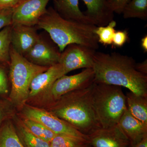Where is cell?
<instances>
[{
    "label": "cell",
    "mask_w": 147,
    "mask_h": 147,
    "mask_svg": "<svg viewBox=\"0 0 147 147\" xmlns=\"http://www.w3.org/2000/svg\"><path fill=\"white\" fill-rule=\"evenodd\" d=\"M136 63L127 55L96 51L92 67L94 82L124 87L135 94L147 96V75L136 70Z\"/></svg>",
    "instance_id": "1"
},
{
    "label": "cell",
    "mask_w": 147,
    "mask_h": 147,
    "mask_svg": "<svg viewBox=\"0 0 147 147\" xmlns=\"http://www.w3.org/2000/svg\"><path fill=\"white\" fill-rule=\"evenodd\" d=\"M35 27L48 33L61 53L71 44H80L96 50L99 47L96 26L65 19L52 7L47 9Z\"/></svg>",
    "instance_id": "2"
},
{
    "label": "cell",
    "mask_w": 147,
    "mask_h": 147,
    "mask_svg": "<svg viewBox=\"0 0 147 147\" xmlns=\"http://www.w3.org/2000/svg\"><path fill=\"white\" fill-rule=\"evenodd\" d=\"M92 84L87 88L69 92L58 98L59 101L52 113L87 135L101 127L91 102Z\"/></svg>",
    "instance_id": "3"
},
{
    "label": "cell",
    "mask_w": 147,
    "mask_h": 147,
    "mask_svg": "<svg viewBox=\"0 0 147 147\" xmlns=\"http://www.w3.org/2000/svg\"><path fill=\"white\" fill-rule=\"evenodd\" d=\"M90 97L101 128H110L118 124L127 108L126 95L121 87L94 82L92 85Z\"/></svg>",
    "instance_id": "4"
},
{
    "label": "cell",
    "mask_w": 147,
    "mask_h": 147,
    "mask_svg": "<svg viewBox=\"0 0 147 147\" xmlns=\"http://www.w3.org/2000/svg\"><path fill=\"white\" fill-rule=\"evenodd\" d=\"M9 76L11 84L10 98L17 105L24 104L29 96L32 81L48 67L34 64L17 53L11 45L10 49Z\"/></svg>",
    "instance_id": "5"
},
{
    "label": "cell",
    "mask_w": 147,
    "mask_h": 147,
    "mask_svg": "<svg viewBox=\"0 0 147 147\" xmlns=\"http://www.w3.org/2000/svg\"><path fill=\"white\" fill-rule=\"evenodd\" d=\"M26 119L43 125L56 134H62L76 138L89 144L88 136L83 134L65 121L52 113L31 107H26L24 110Z\"/></svg>",
    "instance_id": "6"
},
{
    "label": "cell",
    "mask_w": 147,
    "mask_h": 147,
    "mask_svg": "<svg viewBox=\"0 0 147 147\" xmlns=\"http://www.w3.org/2000/svg\"><path fill=\"white\" fill-rule=\"evenodd\" d=\"M96 50L84 45L71 44L61 53L59 63L62 67L64 75L80 68H92Z\"/></svg>",
    "instance_id": "7"
},
{
    "label": "cell",
    "mask_w": 147,
    "mask_h": 147,
    "mask_svg": "<svg viewBox=\"0 0 147 147\" xmlns=\"http://www.w3.org/2000/svg\"><path fill=\"white\" fill-rule=\"evenodd\" d=\"M93 68H86L82 72L71 75H65L56 80L50 89L54 99L59 98L69 92L89 86L94 82Z\"/></svg>",
    "instance_id": "8"
},
{
    "label": "cell",
    "mask_w": 147,
    "mask_h": 147,
    "mask_svg": "<svg viewBox=\"0 0 147 147\" xmlns=\"http://www.w3.org/2000/svg\"><path fill=\"white\" fill-rule=\"evenodd\" d=\"M50 1L24 0L13 9L12 24L35 27L40 17L46 13V7Z\"/></svg>",
    "instance_id": "9"
},
{
    "label": "cell",
    "mask_w": 147,
    "mask_h": 147,
    "mask_svg": "<svg viewBox=\"0 0 147 147\" xmlns=\"http://www.w3.org/2000/svg\"><path fill=\"white\" fill-rule=\"evenodd\" d=\"M61 54L57 46L40 35L37 41L24 57L34 64L50 67L59 63Z\"/></svg>",
    "instance_id": "10"
},
{
    "label": "cell",
    "mask_w": 147,
    "mask_h": 147,
    "mask_svg": "<svg viewBox=\"0 0 147 147\" xmlns=\"http://www.w3.org/2000/svg\"><path fill=\"white\" fill-rule=\"evenodd\" d=\"M89 144L94 147H128L130 142L118 125L97 129L88 135Z\"/></svg>",
    "instance_id": "11"
},
{
    "label": "cell",
    "mask_w": 147,
    "mask_h": 147,
    "mask_svg": "<svg viewBox=\"0 0 147 147\" xmlns=\"http://www.w3.org/2000/svg\"><path fill=\"white\" fill-rule=\"evenodd\" d=\"M11 45L17 53L24 56L39 39L35 27L21 24H12Z\"/></svg>",
    "instance_id": "12"
},
{
    "label": "cell",
    "mask_w": 147,
    "mask_h": 147,
    "mask_svg": "<svg viewBox=\"0 0 147 147\" xmlns=\"http://www.w3.org/2000/svg\"><path fill=\"white\" fill-rule=\"evenodd\" d=\"M86 7L84 13L96 27L105 26L114 20V12L107 0H82Z\"/></svg>",
    "instance_id": "13"
},
{
    "label": "cell",
    "mask_w": 147,
    "mask_h": 147,
    "mask_svg": "<svg viewBox=\"0 0 147 147\" xmlns=\"http://www.w3.org/2000/svg\"><path fill=\"white\" fill-rule=\"evenodd\" d=\"M118 125L128 138L130 146L136 144L147 137V125L133 117L127 108Z\"/></svg>",
    "instance_id": "14"
},
{
    "label": "cell",
    "mask_w": 147,
    "mask_h": 147,
    "mask_svg": "<svg viewBox=\"0 0 147 147\" xmlns=\"http://www.w3.org/2000/svg\"><path fill=\"white\" fill-rule=\"evenodd\" d=\"M62 67L58 63L50 67L46 71L38 74L32 81L29 96H35L41 92L50 89L56 80L63 76Z\"/></svg>",
    "instance_id": "15"
},
{
    "label": "cell",
    "mask_w": 147,
    "mask_h": 147,
    "mask_svg": "<svg viewBox=\"0 0 147 147\" xmlns=\"http://www.w3.org/2000/svg\"><path fill=\"white\" fill-rule=\"evenodd\" d=\"M79 0H53L55 9L62 17L67 20L83 24L91 22L79 7Z\"/></svg>",
    "instance_id": "16"
},
{
    "label": "cell",
    "mask_w": 147,
    "mask_h": 147,
    "mask_svg": "<svg viewBox=\"0 0 147 147\" xmlns=\"http://www.w3.org/2000/svg\"><path fill=\"white\" fill-rule=\"evenodd\" d=\"M126 99L127 109L130 114L147 125V96L130 91L127 93Z\"/></svg>",
    "instance_id": "17"
},
{
    "label": "cell",
    "mask_w": 147,
    "mask_h": 147,
    "mask_svg": "<svg viewBox=\"0 0 147 147\" xmlns=\"http://www.w3.org/2000/svg\"><path fill=\"white\" fill-rule=\"evenodd\" d=\"M125 19L138 18L147 20V0H131L124 9L122 13Z\"/></svg>",
    "instance_id": "18"
},
{
    "label": "cell",
    "mask_w": 147,
    "mask_h": 147,
    "mask_svg": "<svg viewBox=\"0 0 147 147\" xmlns=\"http://www.w3.org/2000/svg\"><path fill=\"white\" fill-rule=\"evenodd\" d=\"M0 147H25L10 123L6 124L0 130Z\"/></svg>",
    "instance_id": "19"
},
{
    "label": "cell",
    "mask_w": 147,
    "mask_h": 147,
    "mask_svg": "<svg viewBox=\"0 0 147 147\" xmlns=\"http://www.w3.org/2000/svg\"><path fill=\"white\" fill-rule=\"evenodd\" d=\"M24 126L35 136L50 143L56 134L45 127L43 125L26 119L24 121Z\"/></svg>",
    "instance_id": "20"
},
{
    "label": "cell",
    "mask_w": 147,
    "mask_h": 147,
    "mask_svg": "<svg viewBox=\"0 0 147 147\" xmlns=\"http://www.w3.org/2000/svg\"><path fill=\"white\" fill-rule=\"evenodd\" d=\"M11 25L5 27L0 31V63L9 65L10 62Z\"/></svg>",
    "instance_id": "21"
},
{
    "label": "cell",
    "mask_w": 147,
    "mask_h": 147,
    "mask_svg": "<svg viewBox=\"0 0 147 147\" xmlns=\"http://www.w3.org/2000/svg\"><path fill=\"white\" fill-rule=\"evenodd\" d=\"M19 134L25 147H50V143L35 136L24 126L20 127Z\"/></svg>",
    "instance_id": "22"
},
{
    "label": "cell",
    "mask_w": 147,
    "mask_h": 147,
    "mask_svg": "<svg viewBox=\"0 0 147 147\" xmlns=\"http://www.w3.org/2000/svg\"><path fill=\"white\" fill-rule=\"evenodd\" d=\"M116 26L117 23L113 20L105 26L97 27L95 33L98 38V42L104 45H112Z\"/></svg>",
    "instance_id": "23"
},
{
    "label": "cell",
    "mask_w": 147,
    "mask_h": 147,
    "mask_svg": "<svg viewBox=\"0 0 147 147\" xmlns=\"http://www.w3.org/2000/svg\"><path fill=\"white\" fill-rule=\"evenodd\" d=\"M89 144L73 137L56 134L50 143V147H87Z\"/></svg>",
    "instance_id": "24"
},
{
    "label": "cell",
    "mask_w": 147,
    "mask_h": 147,
    "mask_svg": "<svg viewBox=\"0 0 147 147\" xmlns=\"http://www.w3.org/2000/svg\"><path fill=\"white\" fill-rule=\"evenodd\" d=\"M13 9H3L0 12V31L5 27L12 24Z\"/></svg>",
    "instance_id": "25"
},
{
    "label": "cell",
    "mask_w": 147,
    "mask_h": 147,
    "mask_svg": "<svg viewBox=\"0 0 147 147\" xmlns=\"http://www.w3.org/2000/svg\"><path fill=\"white\" fill-rule=\"evenodd\" d=\"M131 0H107L108 4L114 13L122 14L124 9Z\"/></svg>",
    "instance_id": "26"
},
{
    "label": "cell",
    "mask_w": 147,
    "mask_h": 147,
    "mask_svg": "<svg viewBox=\"0 0 147 147\" xmlns=\"http://www.w3.org/2000/svg\"><path fill=\"white\" fill-rule=\"evenodd\" d=\"M128 39V34L126 30L116 31L113 37V45L116 47L123 46Z\"/></svg>",
    "instance_id": "27"
},
{
    "label": "cell",
    "mask_w": 147,
    "mask_h": 147,
    "mask_svg": "<svg viewBox=\"0 0 147 147\" xmlns=\"http://www.w3.org/2000/svg\"><path fill=\"white\" fill-rule=\"evenodd\" d=\"M2 63H0V64ZM8 92V80L4 69L0 65V94H6Z\"/></svg>",
    "instance_id": "28"
},
{
    "label": "cell",
    "mask_w": 147,
    "mask_h": 147,
    "mask_svg": "<svg viewBox=\"0 0 147 147\" xmlns=\"http://www.w3.org/2000/svg\"><path fill=\"white\" fill-rule=\"evenodd\" d=\"M24 0H0V9L15 8Z\"/></svg>",
    "instance_id": "29"
},
{
    "label": "cell",
    "mask_w": 147,
    "mask_h": 147,
    "mask_svg": "<svg viewBox=\"0 0 147 147\" xmlns=\"http://www.w3.org/2000/svg\"><path fill=\"white\" fill-rule=\"evenodd\" d=\"M135 69L137 71L140 73L145 74V75H147V59L142 62L136 63Z\"/></svg>",
    "instance_id": "30"
},
{
    "label": "cell",
    "mask_w": 147,
    "mask_h": 147,
    "mask_svg": "<svg viewBox=\"0 0 147 147\" xmlns=\"http://www.w3.org/2000/svg\"><path fill=\"white\" fill-rule=\"evenodd\" d=\"M128 147H147V137H145L136 144L129 146Z\"/></svg>",
    "instance_id": "31"
},
{
    "label": "cell",
    "mask_w": 147,
    "mask_h": 147,
    "mask_svg": "<svg viewBox=\"0 0 147 147\" xmlns=\"http://www.w3.org/2000/svg\"><path fill=\"white\" fill-rule=\"evenodd\" d=\"M141 47L145 53H147V35H146L141 40Z\"/></svg>",
    "instance_id": "32"
},
{
    "label": "cell",
    "mask_w": 147,
    "mask_h": 147,
    "mask_svg": "<svg viewBox=\"0 0 147 147\" xmlns=\"http://www.w3.org/2000/svg\"><path fill=\"white\" fill-rule=\"evenodd\" d=\"M3 118V114L2 113L1 111L0 110V122L1 121L2 119Z\"/></svg>",
    "instance_id": "33"
},
{
    "label": "cell",
    "mask_w": 147,
    "mask_h": 147,
    "mask_svg": "<svg viewBox=\"0 0 147 147\" xmlns=\"http://www.w3.org/2000/svg\"><path fill=\"white\" fill-rule=\"evenodd\" d=\"M3 9H0V12L1 11L3 10Z\"/></svg>",
    "instance_id": "34"
},
{
    "label": "cell",
    "mask_w": 147,
    "mask_h": 147,
    "mask_svg": "<svg viewBox=\"0 0 147 147\" xmlns=\"http://www.w3.org/2000/svg\"><path fill=\"white\" fill-rule=\"evenodd\" d=\"M87 147H88V146H87Z\"/></svg>",
    "instance_id": "35"
}]
</instances>
